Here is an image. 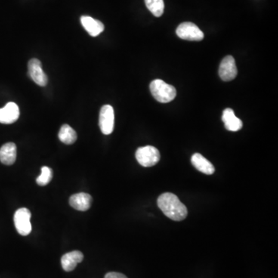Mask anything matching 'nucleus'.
<instances>
[{
  "label": "nucleus",
  "instance_id": "nucleus-1",
  "mask_svg": "<svg viewBox=\"0 0 278 278\" xmlns=\"http://www.w3.org/2000/svg\"><path fill=\"white\" fill-rule=\"evenodd\" d=\"M158 206L168 218L175 221H182L187 217L186 205L175 194L165 193L161 195L157 200Z\"/></svg>",
  "mask_w": 278,
  "mask_h": 278
},
{
  "label": "nucleus",
  "instance_id": "nucleus-2",
  "mask_svg": "<svg viewBox=\"0 0 278 278\" xmlns=\"http://www.w3.org/2000/svg\"><path fill=\"white\" fill-rule=\"evenodd\" d=\"M150 91L154 98L160 103H168L177 97L176 88L160 79L154 80L151 83Z\"/></svg>",
  "mask_w": 278,
  "mask_h": 278
},
{
  "label": "nucleus",
  "instance_id": "nucleus-3",
  "mask_svg": "<svg viewBox=\"0 0 278 278\" xmlns=\"http://www.w3.org/2000/svg\"><path fill=\"white\" fill-rule=\"evenodd\" d=\"M137 162L143 167H152L160 160V153L156 148L148 146L138 148L135 152Z\"/></svg>",
  "mask_w": 278,
  "mask_h": 278
},
{
  "label": "nucleus",
  "instance_id": "nucleus-4",
  "mask_svg": "<svg viewBox=\"0 0 278 278\" xmlns=\"http://www.w3.org/2000/svg\"><path fill=\"white\" fill-rule=\"evenodd\" d=\"M31 213L26 208H19L14 214V224L16 230L22 236H27L31 233Z\"/></svg>",
  "mask_w": 278,
  "mask_h": 278
},
{
  "label": "nucleus",
  "instance_id": "nucleus-5",
  "mask_svg": "<svg viewBox=\"0 0 278 278\" xmlns=\"http://www.w3.org/2000/svg\"><path fill=\"white\" fill-rule=\"evenodd\" d=\"M177 34L181 39L189 41H201L204 38L202 31L190 22L181 23L177 29Z\"/></svg>",
  "mask_w": 278,
  "mask_h": 278
},
{
  "label": "nucleus",
  "instance_id": "nucleus-6",
  "mask_svg": "<svg viewBox=\"0 0 278 278\" xmlns=\"http://www.w3.org/2000/svg\"><path fill=\"white\" fill-rule=\"evenodd\" d=\"M115 126V112L112 106L106 105L101 108L99 115V127L103 134H112Z\"/></svg>",
  "mask_w": 278,
  "mask_h": 278
},
{
  "label": "nucleus",
  "instance_id": "nucleus-7",
  "mask_svg": "<svg viewBox=\"0 0 278 278\" xmlns=\"http://www.w3.org/2000/svg\"><path fill=\"white\" fill-rule=\"evenodd\" d=\"M28 73L31 79L41 87L47 85L48 78L43 71L42 63L38 59H31L28 63Z\"/></svg>",
  "mask_w": 278,
  "mask_h": 278
},
{
  "label": "nucleus",
  "instance_id": "nucleus-8",
  "mask_svg": "<svg viewBox=\"0 0 278 278\" xmlns=\"http://www.w3.org/2000/svg\"><path fill=\"white\" fill-rule=\"evenodd\" d=\"M219 75L223 81H233L236 78L237 68L232 56H227L223 59L219 68Z\"/></svg>",
  "mask_w": 278,
  "mask_h": 278
},
{
  "label": "nucleus",
  "instance_id": "nucleus-9",
  "mask_svg": "<svg viewBox=\"0 0 278 278\" xmlns=\"http://www.w3.org/2000/svg\"><path fill=\"white\" fill-rule=\"evenodd\" d=\"M20 117V109L16 103L9 102L5 107L0 109V123L13 124Z\"/></svg>",
  "mask_w": 278,
  "mask_h": 278
},
{
  "label": "nucleus",
  "instance_id": "nucleus-10",
  "mask_svg": "<svg viewBox=\"0 0 278 278\" xmlns=\"http://www.w3.org/2000/svg\"><path fill=\"white\" fill-rule=\"evenodd\" d=\"M84 254L79 251H72L64 254L61 258V265L66 272L75 270L78 264L82 262Z\"/></svg>",
  "mask_w": 278,
  "mask_h": 278
},
{
  "label": "nucleus",
  "instance_id": "nucleus-11",
  "mask_svg": "<svg viewBox=\"0 0 278 278\" xmlns=\"http://www.w3.org/2000/svg\"><path fill=\"white\" fill-rule=\"evenodd\" d=\"M69 202L77 211H88L92 203V197L88 193H77L70 198Z\"/></svg>",
  "mask_w": 278,
  "mask_h": 278
},
{
  "label": "nucleus",
  "instance_id": "nucleus-12",
  "mask_svg": "<svg viewBox=\"0 0 278 278\" xmlns=\"http://www.w3.org/2000/svg\"><path fill=\"white\" fill-rule=\"evenodd\" d=\"M226 129L230 131H237L242 127V122L239 118L235 115L233 109H227L223 111L222 116Z\"/></svg>",
  "mask_w": 278,
  "mask_h": 278
},
{
  "label": "nucleus",
  "instance_id": "nucleus-13",
  "mask_svg": "<svg viewBox=\"0 0 278 278\" xmlns=\"http://www.w3.org/2000/svg\"><path fill=\"white\" fill-rule=\"evenodd\" d=\"M81 22L84 29L91 37H97L105 29V26L101 22L92 18L91 16H83Z\"/></svg>",
  "mask_w": 278,
  "mask_h": 278
},
{
  "label": "nucleus",
  "instance_id": "nucleus-14",
  "mask_svg": "<svg viewBox=\"0 0 278 278\" xmlns=\"http://www.w3.org/2000/svg\"><path fill=\"white\" fill-rule=\"evenodd\" d=\"M191 162L196 169L205 175H212L215 171L214 165L201 154L195 153L191 158Z\"/></svg>",
  "mask_w": 278,
  "mask_h": 278
},
{
  "label": "nucleus",
  "instance_id": "nucleus-15",
  "mask_svg": "<svg viewBox=\"0 0 278 278\" xmlns=\"http://www.w3.org/2000/svg\"><path fill=\"white\" fill-rule=\"evenodd\" d=\"M16 159V146L13 143H6L0 148V162L6 165H12Z\"/></svg>",
  "mask_w": 278,
  "mask_h": 278
},
{
  "label": "nucleus",
  "instance_id": "nucleus-16",
  "mask_svg": "<svg viewBox=\"0 0 278 278\" xmlns=\"http://www.w3.org/2000/svg\"><path fill=\"white\" fill-rule=\"evenodd\" d=\"M58 137L60 142L66 145L74 144L78 138L76 131L66 124L62 125L59 131Z\"/></svg>",
  "mask_w": 278,
  "mask_h": 278
},
{
  "label": "nucleus",
  "instance_id": "nucleus-17",
  "mask_svg": "<svg viewBox=\"0 0 278 278\" xmlns=\"http://www.w3.org/2000/svg\"><path fill=\"white\" fill-rule=\"evenodd\" d=\"M145 3L149 11L154 16L160 17L163 14L164 10H165L163 0H145Z\"/></svg>",
  "mask_w": 278,
  "mask_h": 278
},
{
  "label": "nucleus",
  "instance_id": "nucleus-18",
  "mask_svg": "<svg viewBox=\"0 0 278 278\" xmlns=\"http://www.w3.org/2000/svg\"><path fill=\"white\" fill-rule=\"evenodd\" d=\"M52 177H53V172L51 168L47 166H43L41 168V176L37 179V183L39 186H47L51 181Z\"/></svg>",
  "mask_w": 278,
  "mask_h": 278
},
{
  "label": "nucleus",
  "instance_id": "nucleus-19",
  "mask_svg": "<svg viewBox=\"0 0 278 278\" xmlns=\"http://www.w3.org/2000/svg\"><path fill=\"white\" fill-rule=\"evenodd\" d=\"M105 278H128L123 273L118 272H109L105 276Z\"/></svg>",
  "mask_w": 278,
  "mask_h": 278
}]
</instances>
